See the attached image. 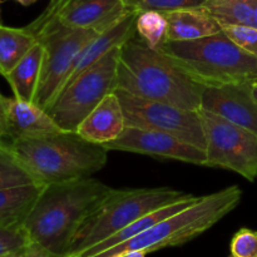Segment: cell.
Instances as JSON below:
<instances>
[{"label": "cell", "mask_w": 257, "mask_h": 257, "mask_svg": "<svg viewBox=\"0 0 257 257\" xmlns=\"http://www.w3.org/2000/svg\"><path fill=\"white\" fill-rule=\"evenodd\" d=\"M136 34L152 49H160L166 42L167 19L165 14L156 10L138 12L136 18Z\"/></svg>", "instance_id": "603a6c76"}, {"label": "cell", "mask_w": 257, "mask_h": 257, "mask_svg": "<svg viewBox=\"0 0 257 257\" xmlns=\"http://www.w3.org/2000/svg\"><path fill=\"white\" fill-rule=\"evenodd\" d=\"M222 32L241 49L257 55V28L250 25L220 24Z\"/></svg>", "instance_id": "4316f807"}, {"label": "cell", "mask_w": 257, "mask_h": 257, "mask_svg": "<svg viewBox=\"0 0 257 257\" xmlns=\"http://www.w3.org/2000/svg\"><path fill=\"white\" fill-rule=\"evenodd\" d=\"M206 137L205 167L233 171L250 182L257 178V135L200 108Z\"/></svg>", "instance_id": "9c48e42d"}, {"label": "cell", "mask_w": 257, "mask_h": 257, "mask_svg": "<svg viewBox=\"0 0 257 257\" xmlns=\"http://www.w3.org/2000/svg\"><path fill=\"white\" fill-rule=\"evenodd\" d=\"M43 59H44V45L38 40L37 44L5 77L14 97L27 102H34L40 73H42Z\"/></svg>", "instance_id": "d6986e66"}, {"label": "cell", "mask_w": 257, "mask_h": 257, "mask_svg": "<svg viewBox=\"0 0 257 257\" xmlns=\"http://www.w3.org/2000/svg\"><path fill=\"white\" fill-rule=\"evenodd\" d=\"M167 19V42H188L217 34L221 25L205 8H188L163 13Z\"/></svg>", "instance_id": "e0dca14e"}, {"label": "cell", "mask_w": 257, "mask_h": 257, "mask_svg": "<svg viewBox=\"0 0 257 257\" xmlns=\"http://www.w3.org/2000/svg\"><path fill=\"white\" fill-rule=\"evenodd\" d=\"M0 5H2V0H0Z\"/></svg>", "instance_id": "e575fe53"}, {"label": "cell", "mask_w": 257, "mask_h": 257, "mask_svg": "<svg viewBox=\"0 0 257 257\" xmlns=\"http://www.w3.org/2000/svg\"><path fill=\"white\" fill-rule=\"evenodd\" d=\"M38 183L7 143H0V190ZM42 185V183H40Z\"/></svg>", "instance_id": "cb8c5ba5"}, {"label": "cell", "mask_w": 257, "mask_h": 257, "mask_svg": "<svg viewBox=\"0 0 257 257\" xmlns=\"http://www.w3.org/2000/svg\"><path fill=\"white\" fill-rule=\"evenodd\" d=\"M120 47L114 48L89 69L65 85L47 112L63 131L77 132L85 117L117 88Z\"/></svg>", "instance_id": "52a82bcc"}, {"label": "cell", "mask_w": 257, "mask_h": 257, "mask_svg": "<svg viewBox=\"0 0 257 257\" xmlns=\"http://www.w3.org/2000/svg\"><path fill=\"white\" fill-rule=\"evenodd\" d=\"M38 183L68 182L92 177L105 166L109 151L77 132L62 131L7 143Z\"/></svg>", "instance_id": "3957f363"}, {"label": "cell", "mask_w": 257, "mask_h": 257, "mask_svg": "<svg viewBox=\"0 0 257 257\" xmlns=\"http://www.w3.org/2000/svg\"><path fill=\"white\" fill-rule=\"evenodd\" d=\"M122 103L127 127L168 133L206 151V137L198 110L185 109L157 100L143 99L120 89L114 90Z\"/></svg>", "instance_id": "30bf717a"}, {"label": "cell", "mask_w": 257, "mask_h": 257, "mask_svg": "<svg viewBox=\"0 0 257 257\" xmlns=\"http://www.w3.org/2000/svg\"><path fill=\"white\" fill-rule=\"evenodd\" d=\"M130 12L124 0H68L54 19L69 28L103 33Z\"/></svg>", "instance_id": "5bb4252c"}, {"label": "cell", "mask_w": 257, "mask_h": 257, "mask_svg": "<svg viewBox=\"0 0 257 257\" xmlns=\"http://www.w3.org/2000/svg\"><path fill=\"white\" fill-rule=\"evenodd\" d=\"M185 196L187 193L168 187L110 188L79 226L65 257H77L142 216L171 205Z\"/></svg>", "instance_id": "8992f818"}, {"label": "cell", "mask_w": 257, "mask_h": 257, "mask_svg": "<svg viewBox=\"0 0 257 257\" xmlns=\"http://www.w3.org/2000/svg\"><path fill=\"white\" fill-rule=\"evenodd\" d=\"M109 191L92 177L44 185L23 223L29 241L67 256L79 226Z\"/></svg>", "instance_id": "7a4b0ae2"}, {"label": "cell", "mask_w": 257, "mask_h": 257, "mask_svg": "<svg viewBox=\"0 0 257 257\" xmlns=\"http://www.w3.org/2000/svg\"><path fill=\"white\" fill-rule=\"evenodd\" d=\"M0 257H25V250L20 251V252H15V253H10V255H5V256H0Z\"/></svg>", "instance_id": "836d02e7"}, {"label": "cell", "mask_w": 257, "mask_h": 257, "mask_svg": "<svg viewBox=\"0 0 257 257\" xmlns=\"http://www.w3.org/2000/svg\"><path fill=\"white\" fill-rule=\"evenodd\" d=\"M15 2L19 3L20 5H23V7H30V5L35 4L38 0H15Z\"/></svg>", "instance_id": "d6a6232c"}, {"label": "cell", "mask_w": 257, "mask_h": 257, "mask_svg": "<svg viewBox=\"0 0 257 257\" xmlns=\"http://www.w3.org/2000/svg\"><path fill=\"white\" fill-rule=\"evenodd\" d=\"M203 8L220 24L257 28V0H205Z\"/></svg>", "instance_id": "7402d4cb"}, {"label": "cell", "mask_w": 257, "mask_h": 257, "mask_svg": "<svg viewBox=\"0 0 257 257\" xmlns=\"http://www.w3.org/2000/svg\"><path fill=\"white\" fill-rule=\"evenodd\" d=\"M241 197L242 191L238 186H230L217 192L201 196L197 202L160 221L136 237L90 257H113L132 250L151 253L162 248L181 246L220 222L237 207Z\"/></svg>", "instance_id": "277c9868"}, {"label": "cell", "mask_w": 257, "mask_h": 257, "mask_svg": "<svg viewBox=\"0 0 257 257\" xmlns=\"http://www.w3.org/2000/svg\"><path fill=\"white\" fill-rule=\"evenodd\" d=\"M198 200H200L198 196H193L191 195V193L188 195L187 193V196H185V197L181 198V200L176 201V202L171 203V205L165 206V207H161L158 208V210L153 211V212H150L147 213V215L142 216L141 218L136 220L135 222L128 225L127 227L118 231V232L114 233V235L109 236V237L100 241V242L97 243V245L92 246V247H89L88 250L83 251V252L79 253L77 257H90V256L98 255V253L103 252V251L108 250V248H112L114 247V246L119 245V243L124 242V241L131 240V238L136 237V236H138L140 233L145 232L146 230H148V228H151L152 226H155L156 223H158L160 221L165 220V218L172 216L173 213L178 212V211L183 210V208H187L188 206L193 205V203L197 202Z\"/></svg>", "instance_id": "ac0fdd59"}, {"label": "cell", "mask_w": 257, "mask_h": 257, "mask_svg": "<svg viewBox=\"0 0 257 257\" xmlns=\"http://www.w3.org/2000/svg\"><path fill=\"white\" fill-rule=\"evenodd\" d=\"M43 187L32 183L0 190V226H23Z\"/></svg>", "instance_id": "ffe728a7"}, {"label": "cell", "mask_w": 257, "mask_h": 257, "mask_svg": "<svg viewBox=\"0 0 257 257\" xmlns=\"http://www.w3.org/2000/svg\"><path fill=\"white\" fill-rule=\"evenodd\" d=\"M103 146L108 151L140 153L197 166H205L207 158L206 151L196 146L183 142L168 133L146 128L127 127L117 140Z\"/></svg>", "instance_id": "8fae6325"}, {"label": "cell", "mask_w": 257, "mask_h": 257, "mask_svg": "<svg viewBox=\"0 0 257 257\" xmlns=\"http://www.w3.org/2000/svg\"><path fill=\"white\" fill-rule=\"evenodd\" d=\"M0 115L4 123L7 143L20 138L42 137L63 131L44 108L34 102L7 97L2 92Z\"/></svg>", "instance_id": "4fadbf2b"}, {"label": "cell", "mask_w": 257, "mask_h": 257, "mask_svg": "<svg viewBox=\"0 0 257 257\" xmlns=\"http://www.w3.org/2000/svg\"><path fill=\"white\" fill-rule=\"evenodd\" d=\"M228 257H233V256H232V255H231V256H228Z\"/></svg>", "instance_id": "d590c367"}, {"label": "cell", "mask_w": 257, "mask_h": 257, "mask_svg": "<svg viewBox=\"0 0 257 257\" xmlns=\"http://www.w3.org/2000/svg\"><path fill=\"white\" fill-rule=\"evenodd\" d=\"M233 257H257V232L251 228H240L231 240Z\"/></svg>", "instance_id": "83f0119b"}, {"label": "cell", "mask_w": 257, "mask_h": 257, "mask_svg": "<svg viewBox=\"0 0 257 257\" xmlns=\"http://www.w3.org/2000/svg\"><path fill=\"white\" fill-rule=\"evenodd\" d=\"M125 128L122 103L115 92H112L83 119L77 133L89 142L105 145L117 140Z\"/></svg>", "instance_id": "9a60e30c"}, {"label": "cell", "mask_w": 257, "mask_h": 257, "mask_svg": "<svg viewBox=\"0 0 257 257\" xmlns=\"http://www.w3.org/2000/svg\"><path fill=\"white\" fill-rule=\"evenodd\" d=\"M29 242L23 226H0V256L24 251Z\"/></svg>", "instance_id": "484cf974"}, {"label": "cell", "mask_w": 257, "mask_h": 257, "mask_svg": "<svg viewBox=\"0 0 257 257\" xmlns=\"http://www.w3.org/2000/svg\"><path fill=\"white\" fill-rule=\"evenodd\" d=\"M137 13L138 12H136V10H131L119 22L115 23L109 29L104 30L103 33H99L97 37L93 38L85 45L84 49L78 55L74 67H73L64 87L69 84L72 80H74L78 75L82 74L84 70L89 69L93 64H95L98 60L102 59L110 50H113L117 47H122L130 38H132L136 34L135 24Z\"/></svg>", "instance_id": "2e32d148"}, {"label": "cell", "mask_w": 257, "mask_h": 257, "mask_svg": "<svg viewBox=\"0 0 257 257\" xmlns=\"http://www.w3.org/2000/svg\"><path fill=\"white\" fill-rule=\"evenodd\" d=\"M34 34L44 45V59L34 103L47 110L64 87L78 55L99 33L69 28L58 19H53Z\"/></svg>", "instance_id": "ba28073f"}, {"label": "cell", "mask_w": 257, "mask_h": 257, "mask_svg": "<svg viewBox=\"0 0 257 257\" xmlns=\"http://www.w3.org/2000/svg\"><path fill=\"white\" fill-rule=\"evenodd\" d=\"M0 143H7V135H5V128L2 115H0Z\"/></svg>", "instance_id": "1f68e13d"}, {"label": "cell", "mask_w": 257, "mask_h": 257, "mask_svg": "<svg viewBox=\"0 0 257 257\" xmlns=\"http://www.w3.org/2000/svg\"><path fill=\"white\" fill-rule=\"evenodd\" d=\"M147 253L145 251H138V250H132V251H125V252L118 253V255L113 257H146Z\"/></svg>", "instance_id": "4dcf8cb0"}, {"label": "cell", "mask_w": 257, "mask_h": 257, "mask_svg": "<svg viewBox=\"0 0 257 257\" xmlns=\"http://www.w3.org/2000/svg\"><path fill=\"white\" fill-rule=\"evenodd\" d=\"M115 89L143 99L198 110L205 85L163 50L152 49L135 34L120 47Z\"/></svg>", "instance_id": "6da1fadb"}, {"label": "cell", "mask_w": 257, "mask_h": 257, "mask_svg": "<svg viewBox=\"0 0 257 257\" xmlns=\"http://www.w3.org/2000/svg\"><path fill=\"white\" fill-rule=\"evenodd\" d=\"M37 43V35L27 27L13 28L0 23V75L7 77Z\"/></svg>", "instance_id": "44dd1931"}, {"label": "cell", "mask_w": 257, "mask_h": 257, "mask_svg": "<svg viewBox=\"0 0 257 257\" xmlns=\"http://www.w3.org/2000/svg\"><path fill=\"white\" fill-rule=\"evenodd\" d=\"M67 2L68 0H50L49 4H48V7H47V9H45L44 12H43L42 14H40L39 17L34 20V22L30 23V24L28 25L27 27L28 29L32 30L33 33L37 32V30L40 29L43 25L47 24L48 22H50V20L54 19V18L57 17L58 12L62 9V7Z\"/></svg>", "instance_id": "f1b7e54d"}, {"label": "cell", "mask_w": 257, "mask_h": 257, "mask_svg": "<svg viewBox=\"0 0 257 257\" xmlns=\"http://www.w3.org/2000/svg\"><path fill=\"white\" fill-rule=\"evenodd\" d=\"M25 257H65L62 255H57L50 251L45 250L42 246L37 245V243L29 242V245L25 248Z\"/></svg>", "instance_id": "f546056e"}, {"label": "cell", "mask_w": 257, "mask_h": 257, "mask_svg": "<svg viewBox=\"0 0 257 257\" xmlns=\"http://www.w3.org/2000/svg\"><path fill=\"white\" fill-rule=\"evenodd\" d=\"M203 85L257 83V55L236 45L221 30L188 42H167L160 48Z\"/></svg>", "instance_id": "5b68a950"}, {"label": "cell", "mask_w": 257, "mask_h": 257, "mask_svg": "<svg viewBox=\"0 0 257 257\" xmlns=\"http://www.w3.org/2000/svg\"><path fill=\"white\" fill-rule=\"evenodd\" d=\"M253 82L205 85L201 108L257 135V99Z\"/></svg>", "instance_id": "7c38bea8"}, {"label": "cell", "mask_w": 257, "mask_h": 257, "mask_svg": "<svg viewBox=\"0 0 257 257\" xmlns=\"http://www.w3.org/2000/svg\"><path fill=\"white\" fill-rule=\"evenodd\" d=\"M124 3L131 10L136 12L156 10L161 13L188 8H202L205 5V0H124Z\"/></svg>", "instance_id": "d4e9b609"}]
</instances>
